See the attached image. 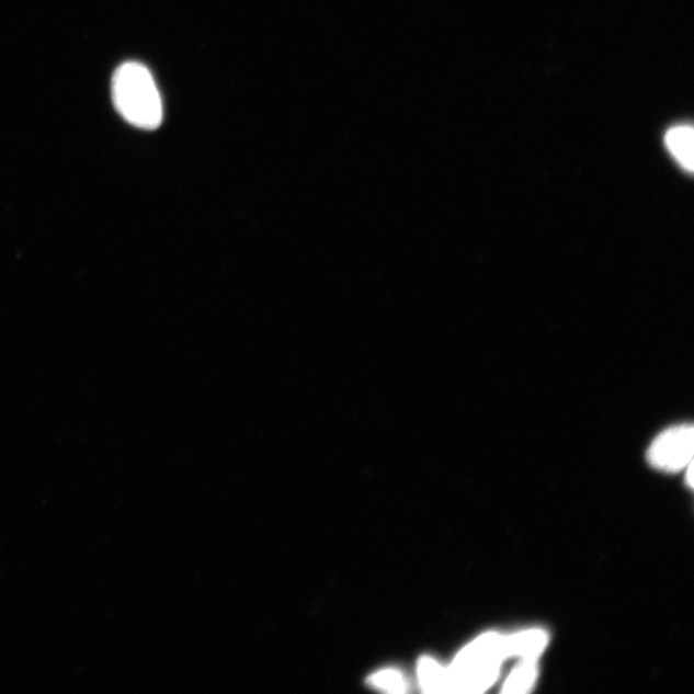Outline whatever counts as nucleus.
Masks as SVG:
<instances>
[{
  "label": "nucleus",
  "instance_id": "obj_1",
  "mask_svg": "<svg viewBox=\"0 0 694 694\" xmlns=\"http://www.w3.org/2000/svg\"><path fill=\"white\" fill-rule=\"evenodd\" d=\"M112 101L126 122L153 130L162 123L163 109L151 71L139 62H126L112 78Z\"/></svg>",
  "mask_w": 694,
  "mask_h": 694
},
{
  "label": "nucleus",
  "instance_id": "obj_3",
  "mask_svg": "<svg viewBox=\"0 0 694 694\" xmlns=\"http://www.w3.org/2000/svg\"><path fill=\"white\" fill-rule=\"evenodd\" d=\"M694 450L692 426L671 428L655 440L648 451V460L665 473L681 471L690 465Z\"/></svg>",
  "mask_w": 694,
  "mask_h": 694
},
{
  "label": "nucleus",
  "instance_id": "obj_2",
  "mask_svg": "<svg viewBox=\"0 0 694 694\" xmlns=\"http://www.w3.org/2000/svg\"><path fill=\"white\" fill-rule=\"evenodd\" d=\"M510 658L507 636L488 633L457 655L447 669L450 693H480L498 679L500 663Z\"/></svg>",
  "mask_w": 694,
  "mask_h": 694
},
{
  "label": "nucleus",
  "instance_id": "obj_9",
  "mask_svg": "<svg viewBox=\"0 0 694 694\" xmlns=\"http://www.w3.org/2000/svg\"><path fill=\"white\" fill-rule=\"evenodd\" d=\"M686 480H689L691 487L693 485V465L692 462L689 465V477H686Z\"/></svg>",
  "mask_w": 694,
  "mask_h": 694
},
{
  "label": "nucleus",
  "instance_id": "obj_6",
  "mask_svg": "<svg viewBox=\"0 0 694 694\" xmlns=\"http://www.w3.org/2000/svg\"><path fill=\"white\" fill-rule=\"evenodd\" d=\"M418 682L426 693H450V681H447V669L440 665L437 661L424 656L418 662Z\"/></svg>",
  "mask_w": 694,
  "mask_h": 694
},
{
  "label": "nucleus",
  "instance_id": "obj_7",
  "mask_svg": "<svg viewBox=\"0 0 694 694\" xmlns=\"http://www.w3.org/2000/svg\"><path fill=\"white\" fill-rule=\"evenodd\" d=\"M537 678L536 660H522L521 665L514 669L507 679L503 692L522 694L532 691Z\"/></svg>",
  "mask_w": 694,
  "mask_h": 694
},
{
  "label": "nucleus",
  "instance_id": "obj_8",
  "mask_svg": "<svg viewBox=\"0 0 694 694\" xmlns=\"http://www.w3.org/2000/svg\"><path fill=\"white\" fill-rule=\"evenodd\" d=\"M368 684L373 689L390 693L407 692V681L405 675L397 669H385L368 678Z\"/></svg>",
  "mask_w": 694,
  "mask_h": 694
},
{
  "label": "nucleus",
  "instance_id": "obj_5",
  "mask_svg": "<svg viewBox=\"0 0 694 694\" xmlns=\"http://www.w3.org/2000/svg\"><path fill=\"white\" fill-rule=\"evenodd\" d=\"M693 138V129L686 125L674 126L665 136L670 153L686 171H692L694 167Z\"/></svg>",
  "mask_w": 694,
  "mask_h": 694
},
{
  "label": "nucleus",
  "instance_id": "obj_4",
  "mask_svg": "<svg viewBox=\"0 0 694 694\" xmlns=\"http://www.w3.org/2000/svg\"><path fill=\"white\" fill-rule=\"evenodd\" d=\"M509 640L510 658L536 660L548 645V634L541 629H533L507 637Z\"/></svg>",
  "mask_w": 694,
  "mask_h": 694
}]
</instances>
